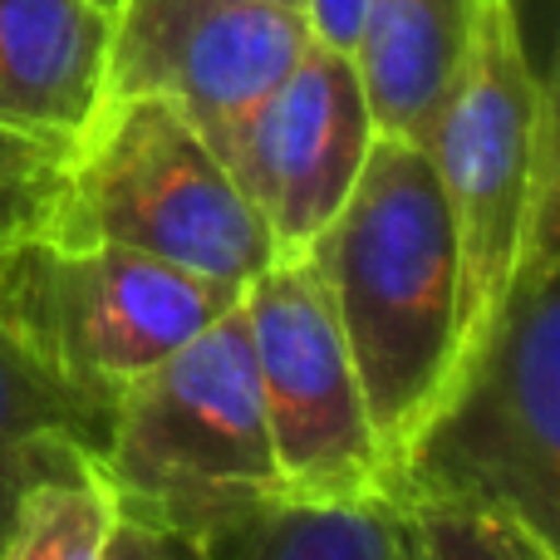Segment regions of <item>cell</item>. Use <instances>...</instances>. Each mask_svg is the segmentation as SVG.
<instances>
[{
	"label": "cell",
	"instance_id": "cell-3",
	"mask_svg": "<svg viewBox=\"0 0 560 560\" xmlns=\"http://www.w3.org/2000/svg\"><path fill=\"white\" fill-rule=\"evenodd\" d=\"M98 467L114 502L187 526L202 541L276 502L280 477L242 300L118 394Z\"/></svg>",
	"mask_w": 560,
	"mask_h": 560
},
{
	"label": "cell",
	"instance_id": "cell-4",
	"mask_svg": "<svg viewBox=\"0 0 560 560\" xmlns=\"http://www.w3.org/2000/svg\"><path fill=\"white\" fill-rule=\"evenodd\" d=\"M49 236L118 246L232 290H246L276 261L252 197L212 143L158 98H104L74 138Z\"/></svg>",
	"mask_w": 560,
	"mask_h": 560
},
{
	"label": "cell",
	"instance_id": "cell-11",
	"mask_svg": "<svg viewBox=\"0 0 560 560\" xmlns=\"http://www.w3.org/2000/svg\"><path fill=\"white\" fill-rule=\"evenodd\" d=\"M487 0H369L354 69L374 133L428 143Z\"/></svg>",
	"mask_w": 560,
	"mask_h": 560
},
{
	"label": "cell",
	"instance_id": "cell-16",
	"mask_svg": "<svg viewBox=\"0 0 560 560\" xmlns=\"http://www.w3.org/2000/svg\"><path fill=\"white\" fill-rule=\"evenodd\" d=\"M423 560H560V546L487 506L408 502Z\"/></svg>",
	"mask_w": 560,
	"mask_h": 560
},
{
	"label": "cell",
	"instance_id": "cell-8",
	"mask_svg": "<svg viewBox=\"0 0 560 560\" xmlns=\"http://www.w3.org/2000/svg\"><path fill=\"white\" fill-rule=\"evenodd\" d=\"M207 143L261 212L276 256H305L345 207L374 143L354 59L310 39L290 74Z\"/></svg>",
	"mask_w": 560,
	"mask_h": 560
},
{
	"label": "cell",
	"instance_id": "cell-2",
	"mask_svg": "<svg viewBox=\"0 0 560 560\" xmlns=\"http://www.w3.org/2000/svg\"><path fill=\"white\" fill-rule=\"evenodd\" d=\"M560 173L536 192L522 261L457 349L438 404L388 467L398 502L487 506L560 546Z\"/></svg>",
	"mask_w": 560,
	"mask_h": 560
},
{
	"label": "cell",
	"instance_id": "cell-20",
	"mask_svg": "<svg viewBox=\"0 0 560 560\" xmlns=\"http://www.w3.org/2000/svg\"><path fill=\"white\" fill-rule=\"evenodd\" d=\"M266 5H280V10H300L305 0H266Z\"/></svg>",
	"mask_w": 560,
	"mask_h": 560
},
{
	"label": "cell",
	"instance_id": "cell-7",
	"mask_svg": "<svg viewBox=\"0 0 560 560\" xmlns=\"http://www.w3.org/2000/svg\"><path fill=\"white\" fill-rule=\"evenodd\" d=\"M242 315L280 497L335 502L388 492V457L315 266L305 256H276L242 290Z\"/></svg>",
	"mask_w": 560,
	"mask_h": 560
},
{
	"label": "cell",
	"instance_id": "cell-21",
	"mask_svg": "<svg viewBox=\"0 0 560 560\" xmlns=\"http://www.w3.org/2000/svg\"><path fill=\"white\" fill-rule=\"evenodd\" d=\"M98 5H104V10H114V5H118V0H98Z\"/></svg>",
	"mask_w": 560,
	"mask_h": 560
},
{
	"label": "cell",
	"instance_id": "cell-19",
	"mask_svg": "<svg viewBox=\"0 0 560 560\" xmlns=\"http://www.w3.org/2000/svg\"><path fill=\"white\" fill-rule=\"evenodd\" d=\"M364 5L369 0H305L300 15L315 45L339 49V55H354L359 30H364Z\"/></svg>",
	"mask_w": 560,
	"mask_h": 560
},
{
	"label": "cell",
	"instance_id": "cell-5",
	"mask_svg": "<svg viewBox=\"0 0 560 560\" xmlns=\"http://www.w3.org/2000/svg\"><path fill=\"white\" fill-rule=\"evenodd\" d=\"M428 153L443 177L463 256V345L522 261L536 192L556 163V89L536 79L506 0H487L447 89ZM457 345V349H463Z\"/></svg>",
	"mask_w": 560,
	"mask_h": 560
},
{
	"label": "cell",
	"instance_id": "cell-13",
	"mask_svg": "<svg viewBox=\"0 0 560 560\" xmlns=\"http://www.w3.org/2000/svg\"><path fill=\"white\" fill-rule=\"evenodd\" d=\"M207 560H423L408 502L369 497H276L207 536Z\"/></svg>",
	"mask_w": 560,
	"mask_h": 560
},
{
	"label": "cell",
	"instance_id": "cell-14",
	"mask_svg": "<svg viewBox=\"0 0 560 560\" xmlns=\"http://www.w3.org/2000/svg\"><path fill=\"white\" fill-rule=\"evenodd\" d=\"M108 522H114V487L104 467L84 463L30 487L0 541V560H98Z\"/></svg>",
	"mask_w": 560,
	"mask_h": 560
},
{
	"label": "cell",
	"instance_id": "cell-10",
	"mask_svg": "<svg viewBox=\"0 0 560 560\" xmlns=\"http://www.w3.org/2000/svg\"><path fill=\"white\" fill-rule=\"evenodd\" d=\"M108 35L98 0H0V128L74 143L108 98Z\"/></svg>",
	"mask_w": 560,
	"mask_h": 560
},
{
	"label": "cell",
	"instance_id": "cell-9",
	"mask_svg": "<svg viewBox=\"0 0 560 560\" xmlns=\"http://www.w3.org/2000/svg\"><path fill=\"white\" fill-rule=\"evenodd\" d=\"M305 45V15L266 0H118L104 94L158 98L212 138L276 89Z\"/></svg>",
	"mask_w": 560,
	"mask_h": 560
},
{
	"label": "cell",
	"instance_id": "cell-6",
	"mask_svg": "<svg viewBox=\"0 0 560 560\" xmlns=\"http://www.w3.org/2000/svg\"><path fill=\"white\" fill-rule=\"evenodd\" d=\"M236 300L242 290L118 246L59 236L0 242V329L98 398H118Z\"/></svg>",
	"mask_w": 560,
	"mask_h": 560
},
{
	"label": "cell",
	"instance_id": "cell-12",
	"mask_svg": "<svg viewBox=\"0 0 560 560\" xmlns=\"http://www.w3.org/2000/svg\"><path fill=\"white\" fill-rule=\"evenodd\" d=\"M114 404L59 378L0 329V541L35 482L104 463Z\"/></svg>",
	"mask_w": 560,
	"mask_h": 560
},
{
	"label": "cell",
	"instance_id": "cell-1",
	"mask_svg": "<svg viewBox=\"0 0 560 560\" xmlns=\"http://www.w3.org/2000/svg\"><path fill=\"white\" fill-rule=\"evenodd\" d=\"M305 261L325 280L388 467L438 404L463 345V256L433 153L374 133Z\"/></svg>",
	"mask_w": 560,
	"mask_h": 560
},
{
	"label": "cell",
	"instance_id": "cell-15",
	"mask_svg": "<svg viewBox=\"0 0 560 560\" xmlns=\"http://www.w3.org/2000/svg\"><path fill=\"white\" fill-rule=\"evenodd\" d=\"M74 143L0 128V242L49 236L69 187Z\"/></svg>",
	"mask_w": 560,
	"mask_h": 560
},
{
	"label": "cell",
	"instance_id": "cell-18",
	"mask_svg": "<svg viewBox=\"0 0 560 560\" xmlns=\"http://www.w3.org/2000/svg\"><path fill=\"white\" fill-rule=\"evenodd\" d=\"M506 10L526 49V65L536 69L541 84L556 89V0H506Z\"/></svg>",
	"mask_w": 560,
	"mask_h": 560
},
{
	"label": "cell",
	"instance_id": "cell-17",
	"mask_svg": "<svg viewBox=\"0 0 560 560\" xmlns=\"http://www.w3.org/2000/svg\"><path fill=\"white\" fill-rule=\"evenodd\" d=\"M98 560H207V541L187 526H173L153 512L114 502V522Z\"/></svg>",
	"mask_w": 560,
	"mask_h": 560
}]
</instances>
